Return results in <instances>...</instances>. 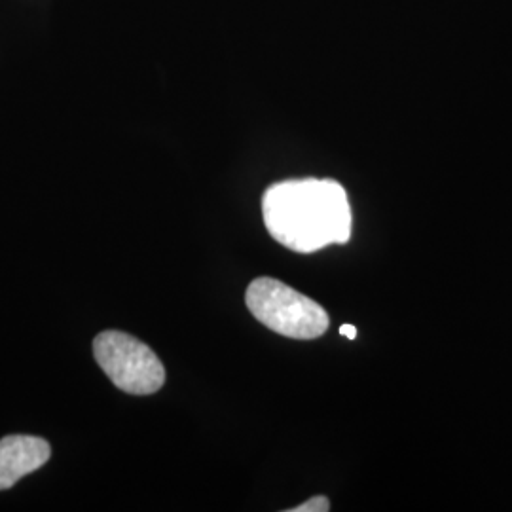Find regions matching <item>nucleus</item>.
Returning a JSON list of instances; mask_svg holds the SVG:
<instances>
[{"mask_svg":"<svg viewBox=\"0 0 512 512\" xmlns=\"http://www.w3.org/2000/svg\"><path fill=\"white\" fill-rule=\"evenodd\" d=\"M93 355L112 384L129 395H152L165 384V368L158 355L126 332H101L93 342Z\"/></svg>","mask_w":512,"mask_h":512,"instance_id":"obj_3","label":"nucleus"},{"mask_svg":"<svg viewBox=\"0 0 512 512\" xmlns=\"http://www.w3.org/2000/svg\"><path fill=\"white\" fill-rule=\"evenodd\" d=\"M245 304L256 321L293 340H315L329 330V313L321 304L274 277H256Z\"/></svg>","mask_w":512,"mask_h":512,"instance_id":"obj_2","label":"nucleus"},{"mask_svg":"<svg viewBox=\"0 0 512 512\" xmlns=\"http://www.w3.org/2000/svg\"><path fill=\"white\" fill-rule=\"evenodd\" d=\"M270 236L294 253H315L351 238L346 188L332 179H298L272 184L262 198Z\"/></svg>","mask_w":512,"mask_h":512,"instance_id":"obj_1","label":"nucleus"},{"mask_svg":"<svg viewBox=\"0 0 512 512\" xmlns=\"http://www.w3.org/2000/svg\"><path fill=\"white\" fill-rule=\"evenodd\" d=\"M52 456L50 444L33 435H10L0 440V490L12 488L19 478L35 473Z\"/></svg>","mask_w":512,"mask_h":512,"instance_id":"obj_4","label":"nucleus"},{"mask_svg":"<svg viewBox=\"0 0 512 512\" xmlns=\"http://www.w3.org/2000/svg\"><path fill=\"white\" fill-rule=\"evenodd\" d=\"M330 511V501L325 495H317L311 497L306 503H302L300 507H294L291 512H327Z\"/></svg>","mask_w":512,"mask_h":512,"instance_id":"obj_5","label":"nucleus"},{"mask_svg":"<svg viewBox=\"0 0 512 512\" xmlns=\"http://www.w3.org/2000/svg\"><path fill=\"white\" fill-rule=\"evenodd\" d=\"M340 334L348 336L349 340H355V336H357V329H355L353 325H344V327H340Z\"/></svg>","mask_w":512,"mask_h":512,"instance_id":"obj_6","label":"nucleus"}]
</instances>
